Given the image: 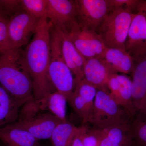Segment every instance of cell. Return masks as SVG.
<instances>
[{
	"mask_svg": "<svg viewBox=\"0 0 146 146\" xmlns=\"http://www.w3.org/2000/svg\"><path fill=\"white\" fill-rule=\"evenodd\" d=\"M51 27L47 16L42 18L32 40L24 50L25 61L32 81L33 96L37 102L53 92L48 74L50 58Z\"/></svg>",
	"mask_w": 146,
	"mask_h": 146,
	"instance_id": "6da1fadb",
	"label": "cell"
},
{
	"mask_svg": "<svg viewBox=\"0 0 146 146\" xmlns=\"http://www.w3.org/2000/svg\"><path fill=\"white\" fill-rule=\"evenodd\" d=\"M0 84L23 106L34 98L32 81L21 48L0 54Z\"/></svg>",
	"mask_w": 146,
	"mask_h": 146,
	"instance_id": "7a4b0ae2",
	"label": "cell"
},
{
	"mask_svg": "<svg viewBox=\"0 0 146 146\" xmlns=\"http://www.w3.org/2000/svg\"><path fill=\"white\" fill-rule=\"evenodd\" d=\"M133 119L117 102L108 89L97 90L94 106L88 120L93 128L104 129L128 123Z\"/></svg>",
	"mask_w": 146,
	"mask_h": 146,
	"instance_id": "3957f363",
	"label": "cell"
},
{
	"mask_svg": "<svg viewBox=\"0 0 146 146\" xmlns=\"http://www.w3.org/2000/svg\"><path fill=\"white\" fill-rule=\"evenodd\" d=\"M133 14L124 8L112 9L108 13L98 31L106 47L126 51L125 44Z\"/></svg>",
	"mask_w": 146,
	"mask_h": 146,
	"instance_id": "277c9868",
	"label": "cell"
},
{
	"mask_svg": "<svg viewBox=\"0 0 146 146\" xmlns=\"http://www.w3.org/2000/svg\"><path fill=\"white\" fill-rule=\"evenodd\" d=\"M40 20L22 9L11 16L7 23L6 37L1 53L28 44L29 40L35 33Z\"/></svg>",
	"mask_w": 146,
	"mask_h": 146,
	"instance_id": "5b68a950",
	"label": "cell"
},
{
	"mask_svg": "<svg viewBox=\"0 0 146 146\" xmlns=\"http://www.w3.org/2000/svg\"><path fill=\"white\" fill-rule=\"evenodd\" d=\"M63 32L68 35L76 49L85 59L104 58L106 47L96 31L84 26L76 21L71 24Z\"/></svg>",
	"mask_w": 146,
	"mask_h": 146,
	"instance_id": "8992f818",
	"label": "cell"
},
{
	"mask_svg": "<svg viewBox=\"0 0 146 146\" xmlns=\"http://www.w3.org/2000/svg\"><path fill=\"white\" fill-rule=\"evenodd\" d=\"M79 23L98 33L110 11L108 0H76Z\"/></svg>",
	"mask_w": 146,
	"mask_h": 146,
	"instance_id": "52a82bcc",
	"label": "cell"
},
{
	"mask_svg": "<svg viewBox=\"0 0 146 146\" xmlns=\"http://www.w3.org/2000/svg\"><path fill=\"white\" fill-rule=\"evenodd\" d=\"M132 95L136 112L134 119H146V54L133 58Z\"/></svg>",
	"mask_w": 146,
	"mask_h": 146,
	"instance_id": "ba28073f",
	"label": "cell"
},
{
	"mask_svg": "<svg viewBox=\"0 0 146 146\" xmlns=\"http://www.w3.org/2000/svg\"><path fill=\"white\" fill-rule=\"evenodd\" d=\"M47 18L52 26L65 31L77 21L75 1L48 0Z\"/></svg>",
	"mask_w": 146,
	"mask_h": 146,
	"instance_id": "9c48e42d",
	"label": "cell"
},
{
	"mask_svg": "<svg viewBox=\"0 0 146 146\" xmlns=\"http://www.w3.org/2000/svg\"><path fill=\"white\" fill-rule=\"evenodd\" d=\"M138 11L133 14L125 44L133 58L146 54V8Z\"/></svg>",
	"mask_w": 146,
	"mask_h": 146,
	"instance_id": "30bf717a",
	"label": "cell"
},
{
	"mask_svg": "<svg viewBox=\"0 0 146 146\" xmlns=\"http://www.w3.org/2000/svg\"><path fill=\"white\" fill-rule=\"evenodd\" d=\"M117 73L103 58L85 60L84 79L98 89H108L107 83L110 77Z\"/></svg>",
	"mask_w": 146,
	"mask_h": 146,
	"instance_id": "8fae6325",
	"label": "cell"
},
{
	"mask_svg": "<svg viewBox=\"0 0 146 146\" xmlns=\"http://www.w3.org/2000/svg\"><path fill=\"white\" fill-rule=\"evenodd\" d=\"M61 123L62 122L54 115L47 113L13 123L17 126L27 131L39 141L50 139L54 129Z\"/></svg>",
	"mask_w": 146,
	"mask_h": 146,
	"instance_id": "7c38bea8",
	"label": "cell"
},
{
	"mask_svg": "<svg viewBox=\"0 0 146 146\" xmlns=\"http://www.w3.org/2000/svg\"><path fill=\"white\" fill-rule=\"evenodd\" d=\"M61 48L65 63L75 76L76 84L84 79L83 69L86 59L76 49L66 33L60 30Z\"/></svg>",
	"mask_w": 146,
	"mask_h": 146,
	"instance_id": "4fadbf2b",
	"label": "cell"
},
{
	"mask_svg": "<svg viewBox=\"0 0 146 146\" xmlns=\"http://www.w3.org/2000/svg\"><path fill=\"white\" fill-rule=\"evenodd\" d=\"M0 141L5 146H40L31 133L14 123L0 128Z\"/></svg>",
	"mask_w": 146,
	"mask_h": 146,
	"instance_id": "5bb4252c",
	"label": "cell"
},
{
	"mask_svg": "<svg viewBox=\"0 0 146 146\" xmlns=\"http://www.w3.org/2000/svg\"><path fill=\"white\" fill-rule=\"evenodd\" d=\"M131 123L103 129L100 146H135Z\"/></svg>",
	"mask_w": 146,
	"mask_h": 146,
	"instance_id": "9a60e30c",
	"label": "cell"
},
{
	"mask_svg": "<svg viewBox=\"0 0 146 146\" xmlns=\"http://www.w3.org/2000/svg\"><path fill=\"white\" fill-rule=\"evenodd\" d=\"M22 106L0 84V128L16 122Z\"/></svg>",
	"mask_w": 146,
	"mask_h": 146,
	"instance_id": "2e32d148",
	"label": "cell"
},
{
	"mask_svg": "<svg viewBox=\"0 0 146 146\" xmlns=\"http://www.w3.org/2000/svg\"><path fill=\"white\" fill-rule=\"evenodd\" d=\"M104 58L117 72L128 74L133 70L134 60L127 51L106 47Z\"/></svg>",
	"mask_w": 146,
	"mask_h": 146,
	"instance_id": "e0dca14e",
	"label": "cell"
},
{
	"mask_svg": "<svg viewBox=\"0 0 146 146\" xmlns=\"http://www.w3.org/2000/svg\"><path fill=\"white\" fill-rule=\"evenodd\" d=\"M67 101L64 95L56 91L42 100L36 102L41 110H48L62 122H66L68 121L66 118Z\"/></svg>",
	"mask_w": 146,
	"mask_h": 146,
	"instance_id": "ac0fdd59",
	"label": "cell"
},
{
	"mask_svg": "<svg viewBox=\"0 0 146 146\" xmlns=\"http://www.w3.org/2000/svg\"><path fill=\"white\" fill-rule=\"evenodd\" d=\"M119 84V97L117 102L123 108L133 120L136 116L132 95V82L127 76L117 74Z\"/></svg>",
	"mask_w": 146,
	"mask_h": 146,
	"instance_id": "d6986e66",
	"label": "cell"
},
{
	"mask_svg": "<svg viewBox=\"0 0 146 146\" xmlns=\"http://www.w3.org/2000/svg\"><path fill=\"white\" fill-rule=\"evenodd\" d=\"M79 129L80 127L68 121L60 123L54 129L50 138L52 146H71Z\"/></svg>",
	"mask_w": 146,
	"mask_h": 146,
	"instance_id": "ffe728a7",
	"label": "cell"
},
{
	"mask_svg": "<svg viewBox=\"0 0 146 146\" xmlns=\"http://www.w3.org/2000/svg\"><path fill=\"white\" fill-rule=\"evenodd\" d=\"M48 5V0H21L22 10L39 19L47 16Z\"/></svg>",
	"mask_w": 146,
	"mask_h": 146,
	"instance_id": "44dd1931",
	"label": "cell"
},
{
	"mask_svg": "<svg viewBox=\"0 0 146 146\" xmlns=\"http://www.w3.org/2000/svg\"><path fill=\"white\" fill-rule=\"evenodd\" d=\"M74 91L76 92L83 99L91 114L96 94V88L83 79L76 84Z\"/></svg>",
	"mask_w": 146,
	"mask_h": 146,
	"instance_id": "7402d4cb",
	"label": "cell"
},
{
	"mask_svg": "<svg viewBox=\"0 0 146 146\" xmlns=\"http://www.w3.org/2000/svg\"><path fill=\"white\" fill-rule=\"evenodd\" d=\"M130 125L135 146H146V119H134Z\"/></svg>",
	"mask_w": 146,
	"mask_h": 146,
	"instance_id": "603a6c76",
	"label": "cell"
},
{
	"mask_svg": "<svg viewBox=\"0 0 146 146\" xmlns=\"http://www.w3.org/2000/svg\"><path fill=\"white\" fill-rule=\"evenodd\" d=\"M69 102L81 119L83 125H85L88 123L90 112L83 99L74 91Z\"/></svg>",
	"mask_w": 146,
	"mask_h": 146,
	"instance_id": "cb8c5ba5",
	"label": "cell"
},
{
	"mask_svg": "<svg viewBox=\"0 0 146 146\" xmlns=\"http://www.w3.org/2000/svg\"><path fill=\"white\" fill-rule=\"evenodd\" d=\"M82 126V141L84 146H100L103 129Z\"/></svg>",
	"mask_w": 146,
	"mask_h": 146,
	"instance_id": "d4e9b609",
	"label": "cell"
},
{
	"mask_svg": "<svg viewBox=\"0 0 146 146\" xmlns=\"http://www.w3.org/2000/svg\"><path fill=\"white\" fill-rule=\"evenodd\" d=\"M0 9L6 15L12 16L22 9L21 0H0Z\"/></svg>",
	"mask_w": 146,
	"mask_h": 146,
	"instance_id": "484cf974",
	"label": "cell"
},
{
	"mask_svg": "<svg viewBox=\"0 0 146 146\" xmlns=\"http://www.w3.org/2000/svg\"><path fill=\"white\" fill-rule=\"evenodd\" d=\"M117 74H114L110 77L107 83V86L110 90V94L117 102L119 97V84L117 77Z\"/></svg>",
	"mask_w": 146,
	"mask_h": 146,
	"instance_id": "4316f807",
	"label": "cell"
},
{
	"mask_svg": "<svg viewBox=\"0 0 146 146\" xmlns=\"http://www.w3.org/2000/svg\"><path fill=\"white\" fill-rule=\"evenodd\" d=\"M9 18H3L0 20V54L1 53V50L5 41L7 35V29Z\"/></svg>",
	"mask_w": 146,
	"mask_h": 146,
	"instance_id": "83f0119b",
	"label": "cell"
},
{
	"mask_svg": "<svg viewBox=\"0 0 146 146\" xmlns=\"http://www.w3.org/2000/svg\"><path fill=\"white\" fill-rule=\"evenodd\" d=\"M71 146H84L82 141V126L80 127L79 130L74 138Z\"/></svg>",
	"mask_w": 146,
	"mask_h": 146,
	"instance_id": "f1b7e54d",
	"label": "cell"
},
{
	"mask_svg": "<svg viewBox=\"0 0 146 146\" xmlns=\"http://www.w3.org/2000/svg\"><path fill=\"white\" fill-rule=\"evenodd\" d=\"M7 15H6L5 13L0 9V20L3 19V18H7Z\"/></svg>",
	"mask_w": 146,
	"mask_h": 146,
	"instance_id": "f546056e",
	"label": "cell"
}]
</instances>
